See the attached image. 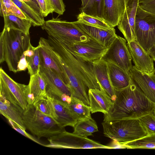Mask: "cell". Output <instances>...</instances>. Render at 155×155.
I'll list each match as a JSON object with an SVG mask.
<instances>
[{
	"label": "cell",
	"mask_w": 155,
	"mask_h": 155,
	"mask_svg": "<svg viewBox=\"0 0 155 155\" xmlns=\"http://www.w3.org/2000/svg\"><path fill=\"white\" fill-rule=\"evenodd\" d=\"M129 85L115 90L116 97L103 121L122 119H138L152 113L155 103L150 100L130 78Z\"/></svg>",
	"instance_id": "cell-1"
},
{
	"label": "cell",
	"mask_w": 155,
	"mask_h": 155,
	"mask_svg": "<svg viewBox=\"0 0 155 155\" xmlns=\"http://www.w3.org/2000/svg\"><path fill=\"white\" fill-rule=\"evenodd\" d=\"M47 40L63 67L69 70L89 89L96 88L101 90L100 85L94 73L93 63L85 59L65 47L53 37L48 36Z\"/></svg>",
	"instance_id": "cell-2"
},
{
	"label": "cell",
	"mask_w": 155,
	"mask_h": 155,
	"mask_svg": "<svg viewBox=\"0 0 155 155\" xmlns=\"http://www.w3.org/2000/svg\"><path fill=\"white\" fill-rule=\"evenodd\" d=\"M31 44L29 35L18 30L4 28L0 33V63L5 61L9 71L14 73L18 72L19 62Z\"/></svg>",
	"instance_id": "cell-3"
},
{
	"label": "cell",
	"mask_w": 155,
	"mask_h": 155,
	"mask_svg": "<svg viewBox=\"0 0 155 155\" xmlns=\"http://www.w3.org/2000/svg\"><path fill=\"white\" fill-rule=\"evenodd\" d=\"M105 136L120 145L148 135L138 119H125L102 123Z\"/></svg>",
	"instance_id": "cell-4"
},
{
	"label": "cell",
	"mask_w": 155,
	"mask_h": 155,
	"mask_svg": "<svg viewBox=\"0 0 155 155\" xmlns=\"http://www.w3.org/2000/svg\"><path fill=\"white\" fill-rule=\"evenodd\" d=\"M22 119L26 129L38 139L49 138L65 130L52 117L41 113L33 105H28L24 110Z\"/></svg>",
	"instance_id": "cell-5"
},
{
	"label": "cell",
	"mask_w": 155,
	"mask_h": 155,
	"mask_svg": "<svg viewBox=\"0 0 155 155\" xmlns=\"http://www.w3.org/2000/svg\"><path fill=\"white\" fill-rule=\"evenodd\" d=\"M41 28L48 36L63 43L85 42L93 39L78 28L74 22L62 20L58 17L45 21Z\"/></svg>",
	"instance_id": "cell-6"
},
{
	"label": "cell",
	"mask_w": 155,
	"mask_h": 155,
	"mask_svg": "<svg viewBox=\"0 0 155 155\" xmlns=\"http://www.w3.org/2000/svg\"><path fill=\"white\" fill-rule=\"evenodd\" d=\"M135 32L137 41L148 53L155 45V15L144 10L139 5L136 15Z\"/></svg>",
	"instance_id": "cell-7"
},
{
	"label": "cell",
	"mask_w": 155,
	"mask_h": 155,
	"mask_svg": "<svg viewBox=\"0 0 155 155\" xmlns=\"http://www.w3.org/2000/svg\"><path fill=\"white\" fill-rule=\"evenodd\" d=\"M49 143L44 146L60 149H114L113 147L101 144L87 137H81L65 130L49 137Z\"/></svg>",
	"instance_id": "cell-8"
},
{
	"label": "cell",
	"mask_w": 155,
	"mask_h": 155,
	"mask_svg": "<svg viewBox=\"0 0 155 155\" xmlns=\"http://www.w3.org/2000/svg\"><path fill=\"white\" fill-rule=\"evenodd\" d=\"M0 96L17 104L24 110L28 107L26 93L27 85L12 79L1 68H0Z\"/></svg>",
	"instance_id": "cell-9"
},
{
	"label": "cell",
	"mask_w": 155,
	"mask_h": 155,
	"mask_svg": "<svg viewBox=\"0 0 155 155\" xmlns=\"http://www.w3.org/2000/svg\"><path fill=\"white\" fill-rule=\"evenodd\" d=\"M39 72L45 82L47 96L68 104L71 98V91L58 74L51 69L41 67Z\"/></svg>",
	"instance_id": "cell-10"
},
{
	"label": "cell",
	"mask_w": 155,
	"mask_h": 155,
	"mask_svg": "<svg viewBox=\"0 0 155 155\" xmlns=\"http://www.w3.org/2000/svg\"><path fill=\"white\" fill-rule=\"evenodd\" d=\"M102 59L107 62L113 63L128 73L133 66L126 40L119 36L117 35Z\"/></svg>",
	"instance_id": "cell-11"
},
{
	"label": "cell",
	"mask_w": 155,
	"mask_h": 155,
	"mask_svg": "<svg viewBox=\"0 0 155 155\" xmlns=\"http://www.w3.org/2000/svg\"><path fill=\"white\" fill-rule=\"evenodd\" d=\"M58 41L65 47L92 63L101 59L108 49L94 39L85 42L73 43H66Z\"/></svg>",
	"instance_id": "cell-12"
},
{
	"label": "cell",
	"mask_w": 155,
	"mask_h": 155,
	"mask_svg": "<svg viewBox=\"0 0 155 155\" xmlns=\"http://www.w3.org/2000/svg\"><path fill=\"white\" fill-rule=\"evenodd\" d=\"M38 46L40 67L53 70L68 87L69 81L68 76L60 61L52 50L47 39L40 38Z\"/></svg>",
	"instance_id": "cell-13"
},
{
	"label": "cell",
	"mask_w": 155,
	"mask_h": 155,
	"mask_svg": "<svg viewBox=\"0 0 155 155\" xmlns=\"http://www.w3.org/2000/svg\"><path fill=\"white\" fill-rule=\"evenodd\" d=\"M139 0H126L124 11L117 26L127 42L137 40L135 21Z\"/></svg>",
	"instance_id": "cell-14"
},
{
	"label": "cell",
	"mask_w": 155,
	"mask_h": 155,
	"mask_svg": "<svg viewBox=\"0 0 155 155\" xmlns=\"http://www.w3.org/2000/svg\"><path fill=\"white\" fill-rule=\"evenodd\" d=\"M47 98L51 117L62 128L68 126L74 127L78 121L71 113L67 104L53 97L47 96Z\"/></svg>",
	"instance_id": "cell-15"
},
{
	"label": "cell",
	"mask_w": 155,
	"mask_h": 155,
	"mask_svg": "<svg viewBox=\"0 0 155 155\" xmlns=\"http://www.w3.org/2000/svg\"><path fill=\"white\" fill-rule=\"evenodd\" d=\"M127 45L135 67L147 73L154 74L153 60L137 40L128 42Z\"/></svg>",
	"instance_id": "cell-16"
},
{
	"label": "cell",
	"mask_w": 155,
	"mask_h": 155,
	"mask_svg": "<svg viewBox=\"0 0 155 155\" xmlns=\"http://www.w3.org/2000/svg\"><path fill=\"white\" fill-rule=\"evenodd\" d=\"M129 73L130 78L147 97L155 104V74H149L142 71L134 65Z\"/></svg>",
	"instance_id": "cell-17"
},
{
	"label": "cell",
	"mask_w": 155,
	"mask_h": 155,
	"mask_svg": "<svg viewBox=\"0 0 155 155\" xmlns=\"http://www.w3.org/2000/svg\"><path fill=\"white\" fill-rule=\"evenodd\" d=\"M75 25L86 34L109 48L117 35L114 27L104 29L88 25L78 21H74Z\"/></svg>",
	"instance_id": "cell-18"
},
{
	"label": "cell",
	"mask_w": 155,
	"mask_h": 155,
	"mask_svg": "<svg viewBox=\"0 0 155 155\" xmlns=\"http://www.w3.org/2000/svg\"><path fill=\"white\" fill-rule=\"evenodd\" d=\"M45 82L39 72L30 76L26 95L28 105L34 106L41 100L47 98Z\"/></svg>",
	"instance_id": "cell-19"
},
{
	"label": "cell",
	"mask_w": 155,
	"mask_h": 155,
	"mask_svg": "<svg viewBox=\"0 0 155 155\" xmlns=\"http://www.w3.org/2000/svg\"><path fill=\"white\" fill-rule=\"evenodd\" d=\"M126 0H104L102 18L110 26H117L124 11Z\"/></svg>",
	"instance_id": "cell-20"
},
{
	"label": "cell",
	"mask_w": 155,
	"mask_h": 155,
	"mask_svg": "<svg viewBox=\"0 0 155 155\" xmlns=\"http://www.w3.org/2000/svg\"><path fill=\"white\" fill-rule=\"evenodd\" d=\"M94 71L101 88L113 102L116 97L115 90L111 83L107 62L102 59L93 63Z\"/></svg>",
	"instance_id": "cell-21"
},
{
	"label": "cell",
	"mask_w": 155,
	"mask_h": 155,
	"mask_svg": "<svg viewBox=\"0 0 155 155\" xmlns=\"http://www.w3.org/2000/svg\"><path fill=\"white\" fill-rule=\"evenodd\" d=\"M88 95L92 114L101 112L104 114L108 113L113 101L105 92L98 89H90Z\"/></svg>",
	"instance_id": "cell-22"
},
{
	"label": "cell",
	"mask_w": 155,
	"mask_h": 155,
	"mask_svg": "<svg viewBox=\"0 0 155 155\" xmlns=\"http://www.w3.org/2000/svg\"><path fill=\"white\" fill-rule=\"evenodd\" d=\"M24 110L18 105L12 103L0 96V112L7 119H9L21 129L26 130L22 115Z\"/></svg>",
	"instance_id": "cell-23"
},
{
	"label": "cell",
	"mask_w": 155,
	"mask_h": 155,
	"mask_svg": "<svg viewBox=\"0 0 155 155\" xmlns=\"http://www.w3.org/2000/svg\"><path fill=\"white\" fill-rule=\"evenodd\" d=\"M69 81L68 87L71 97L75 98L89 106L88 95L89 89L85 84L69 70L64 67Z\"/></svg>",
	"instance_id": "cell-24"
},
{
	"label": "cell",
	"mask_w": 155,
	"mask_h": 155,
	"mask_svg": "<svg viewBox=\"0 0 155 155\" xmlns=\"http://www.w3.org/2000/svg\"><path fill=\"white\" fill-rule=\"evenodd\" d=\"M107 63L109 77L114 89L120 90L127 87L131 79L129 73L112 62Z\"/></svg>",
	"instance_id": "cell-25"
},
{
	"label": "cell",
	"mask_w": 155,
	"mask_h": 155,
	"mask_svg": "<svg viewBox=\"0 0 155 155\" xmlns=\"http://www.w3.org/2000/svg\"><path fill=\"white\" fill-rule=\"evenodd\" d=\"M4 28L12 29L21 31L29 35L32 23L28 19L22 18L10 12L3 17Z\"/></svg>",
	"instance_id": "cell-26"
},
{
	"label": "cell",
	"mask_w": 155,
	"mask_h": 155,
	"mask_svg": "<svg viewBox=\"0 0 155 155\" xmlns=\"http://www.w3.org/2000/svg\"><path fill=\"white\" fill-rule=\"evenodd\" d=\"M67 106L73 116L78 121L91 117L90 106L80 100L71 97Z\"/></svg>",
	"instance_id": "cell-27"
},
{
	"label": "cell",
	"mask_w": 155,
	"mask_h": 155,
	"mask_svg": "<svg viewBox=\"0 0 155 155\" xmlns=\"http://www.w3.org/2000/svg\"><path fill=\"white\" fill-rule=\"evenodd\" d=\"M73 128V133L85 137L93 135V133L98 131L97 124L92 117L78 121Z\"/></svg>",
	"instance_id": "cell-28"
},
{
	"label": "cell",
	"mask_w": 155,
	"mask_h": 155,
	"mask_svg": "<svg viewBox=\"0 0 155 155\" xmlns=\"http://www.w3.org/2000/svg\"><path fill=\"white\" fill-rule=\"evenodd\" d=\"M22 11L34 27L42 26L45 22L44 17L22 0H11Z\"/></svg>",
	"instance_id": "cell-29"
},
{
	"label": "cell",
	"mask_w": 155,
	"mask_h": 155,
	"mask_svg": "<svg viewBox=\"0 0 155 155\" xmlns=\"http://www.w3.org/2000/svg\"><path fill=\"white\" fill-rule=\"evenodd\" d=\"M122 148L155 149V134L148 135L137 140L123 144Z\"/></svg>",
	"instance_id": "cell-30"
},
{
	"label": "cell",
	"mask_w": 155,
	"mask_h": 155,
	"mask_svg": "<svg viewBox=\"0 0 155 155\" xmlns=\"http://www.w3.org/2000/svg\"><path fill=\"white\" fill-rule=\"evenodd\" d=\"M104 0H89L86 6L80 9L81 12L102 18Z\"/></svg>",
	"instance_id": "cell-31"
},
{
	"label": "cell",
	"mask_w": 155,
	"mask_h": 155,
	"mask_svg": "<svg viewBox=\"0 0 155 155\" xmlns=\"http://www.w3.org/2000/svg\"><path fill=\"white\" fill-rule=\"evenodd\" d=\"M77 18L78 21L84 24L104 29L111 28L102 18L94 17L81 12L78 15Z\"/></svg>",
	"instance_id": "cell-32"
},
{
	"label": "cell",
	"mask_w": 155,
	"mask_h": 155,
	"mask_svg": "<svg viewBox=\"0 0 155 155\" xmlns=\"http://www.w3.org/2000/svg\"><path fill=\"white\" fill-rule=\"evenodd\" d=\"M28 64L27 69L30 76L39 72L40 68V57L39 46L35 47L34 54L30 57H26Z\"/></svg>",
	"instance_id": "cell-33"
},
{
	"label": "cell",
	"mask_w": 155,
	"mask_h": 155,
	"mask_svg": "<svg viewBox=\"0 0 155 155\" xmlns=\"http://www.w3.org/2000/svg\"><path fill=\"white\" fill-rule=\"evenodd\" d=\"M138 119L148 135L155 134V116L152 113L144 115Z\"/></svg>",
	"instance_id": "cell-34"
},
{
	"label": "cell",
	"mask_w": 155,
	"mask_h": 155,
	"mask_svg": "<svg viewBox=\"0 0 155 155\" xmlns=\"http://www.w3.org/2000/svg\"><path fill=\"white\" fill-rule=\"evenodd\" d=\"M2 1L8 12L7 15L11 12L22 18L28 19L19 8L11 0Z\"/></svg>",
	"instance_id": "cell-35"
},
{
	"label": "cell",
	"mask_w": 155,
	"mask_h": 155,
	"mask_svg": "<svg viewBox=\"0 0 155 155\" xmlns=\"http://www.w3.org/2000/svg\"><path fill=\"white\" fill-rule=\"evenodd\" d=\"M39 5L41 15L46 17L50 13L54 12L50 0H37Z\"/></svg>",
	"instance_id": "cell-36"
},
{
	"label": "cell",
	"mask_w": 155,
	"mask_h": 155,
	"mask_svg": "<svg viewBox=\"0 0 155 155\" xmlns=\"http://www.w3.org/2000/svg\"><path fill=\"white\" fill-rule=\"evenodd\" d=\"M9 123L11 125L12 127L16 131L26 137L30 139L35 142L41 145L44 146L45 144L41 143L38 140L28 133L25 130L21 129L18 125L14 122L9 119H7Z\"/></svg>",
	"instance_id": "cell-37"
},
{
	"label": "cell",
	"mask_w": 155,
	"mask_h": 155,
	"mask_svg": "<svg viewBox=\"0 0 155 155\" xmlns=\"http://www.w3.org/2000/svg\"><path fill=\"white\" fill-rule=\"evenodd\" d=\"M34 106L41 113L51 117V110L47 98L41 100Z\"/></svg>",
	"instance_id": "cell-38"
},
{
	"label": "cell",
	"mask_w": 155,
	"mask_h": 155,
	"mask_svg": "<svg viewBox=\"0 0 155 155\" xmlns=\"http://www.w3.org/2000/svg\"><path fill=\"white\" fill-rule=\"evenodd\" d=\"M139 5L144 10L155 15V0H140Z\"/></svg>",
	"instance_id": "cell-39"
},
{
	"label": "cell",
	"mask_w": 155,
	"mask_h": 155,
	"mask_svg": "<svg viewBox=\"0 0 155 155\" xmlns=\"http://www.w3.org/2000/svg\"><path fill=\"white\" fill-rule=\"evenodd\" d=\"M54 8V12L59 15L63 14L65 11V6L63 0H50Z\"/></svg>",
	"instance_id": "cell-40"
},
{
	"label": "cell",
	"mask_w": 155,
	"mask_h": 155,
	"mask_svg": "<svg viewBox=\"0 0 155 155\" xmlns=\"http://www.w3.org/2000/svg\"><path fill=\"white\" fill-rule=\"evenodd\" d=\"M26 3L38 14L41 15L40 9L37 0H22Z\"/></svg>",
	"instance_id": "cell-41"
},
{
	"label": "cell",
	"mask_w": 155,
	"mask_h": 155,
	"mask_svg": "<svg viewBox=\"0 0 155 155\" xmlns=\"http://www.w3.org/2000/svg\"><path fill=\"white\" fill-rule=\"evenodd\" d=\"M28 66L26 56L23 53L18 65V71H25Z\"/></svg>",
	"instance_id": "cell-42"
},
{
	"label": "cell",
	"mask_w": 155,
	"mask_h": 155,
	"mask_svg": "<svg viewBox=\"0 0 155 155\" xmlns=\"http://www.w3.org/2000/svg\"><path fill=\"white\" fill-rule=\"evenodd\" d=\"M7 12L2 0H0V15L3 17L7 14Z\"/></svg>",
	"instance_id": "cell-43"
},
{
	"label": "cell",
	"mask_w": 155,
	"mask_h": 155,
	"mask_svg": "<svg viewBox=\"0 0 155 155\" xmlns=\"http://www.w3.org/2000/svg\"><path fill=\"white\" fill-rule=\"evenodd\" d=\"M148 53L153 60L155 61V45L150 49Z\"/></svg>",
	"instance_id": "cell-44"
},
{
	"label": "cell",
	"mask_w": 155,
	"mask_h": 155,
	"mask_svg": "<svg viewBox=\"0 0 155 155\" xmlns=\"http://www.w3.org/2000/svg\"><path fill=\"white\" fill-rule=\"evenodd\" d=\"M89 0H81L82 2L81 8L84 7L87 4Z\"/></svg>",
	"instance_id": "cell-45"
},
{
	"label": "cell",
	"mask_w": 155,
	"mask_h": 155,
	"mask_svg": "<svg viewBox=\"0 0 155 155\" xmlns=\"http://www.w3.org/2000/svg\"><path fill=\"white\" fill-rule=\"evenodd\" d=\"M152 113L154 116H155V104L154 108L153 110Z\"/></svg>",
	"instance_id": "cell-46"
},
{
	"label": "cell",
	"mask_w": 155,
	"mask_h": 155,
	"mask_svg": "<svg viewBox=\"0 0 155 155\" xmlns=\"http://www.w3.org/2000/svg\"></svg>",
	"instance_id": "cell-47"
}]
</instances>
